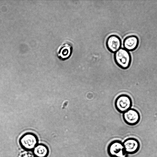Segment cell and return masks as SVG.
Here are the masks:
<instances>
[{
    "instance_id": "7",
    "label": "cell",
    "mask_w": 157,
    "mask_h": 157,
    "mask_svg": "<svg viewBox=\"0 0 157 157\" xmlns=\"http://www.w3.org/2000/svg\"><path fill=\"white\" fill-rule=\"evenodd\" d=\"M106 45L107 49L109 52L115 53L121 48V40L117 35H111L107 38Z\"/></svg>"
},
{
    "instance_id": "6",
    "label": "cell",
    "mask_w": 157,
    "mask_h": 157,
    "mask_svg": "<svg viewBox=\"0 0 157 157\" xmlns=\"http://www.w3.org/2000/svg\"><path fill=\"white\" fill-rule=\"evenodd\" d=\"M123 117L125 122L130 125L137 124L140 118L139 112L136 110L131 108L124 113Z\"/></svg>"
},
{
    "instance_id": "3",
    "label": "cell",
    "mask_w": 157,
    "mask_h": 157,
    "mask_svg": "<svg viewBox=\"0 0 157 157\" xmlns=\"http://www.w3.org/2000/svg\"><path fill=\"white\" fill-rule=\"evenodd\" d=\"M108 152L111 157H127L123 143L118 140L114 141L109 145Z\"/></svg>"
},
{
    "instance_id": "10",
    "label": "cell",
    "mask_w": 157,
    "mask_h": 157,
    "mask_svg": "<svg viewBox=\"0 0 157 157\" xmlns=\"http://www.w3.org/2000/svg\"><path fill=\"white\" fill-rule=\"evenodd\" d=\"M33 155L36 157H47L49 151L48 147L45 145L38 144L33 150Z\"/></svg>"
},
{
    "instance_id": "5",
    "label": "cell",
    "mask_w": 157,
    "mask_h": 157,
    "mask_svg": "<svg viewBox=\"0 0 157 157\" xmlns=\"http://www.w3.org/2000/svg\"><path fill=\"white\" fill-rule=\"evenodd\" d=\"M124 151L126 153L132 155L136 153L139 150L140 144L138 140L133 138H129L125 140L123 143Z\"/></svg>"
},
{
    "instance_id": "4",
    "label": "cell",
    "mask_w": 157,
    "mask_h": 157,
    "mask_svg": "<svg viewBox=\"0 0 157 157\" xmlns=\"http://www.w3.org/2000/svg\"><path fill=\"white\" fill-rule=\"evenodd\" d=\"M132 105L131 98L125 94L119 96L115 101L116 109L121 113H124L130 109Z\"/></svg>"
},
{
    "instance_id": "2",
    "label": "cell",
    "mask_w": 157,
    "mask_h": 157,
    "mask_svg": "<svg viewBox=\"0 0 157 157\" xmlns=\"http://www.w3.org/2000/svg\"><path fill=\"white\" fill-rule=\"evenodd\" d=\"M38 139L36 136L31 132L23 135L20 138L19 143L21 147L26 151L33 150L38 144Z\"/></svg>"
},
{
    "instance_id": "8",
    "label": "cell",
    "mask_w": 157,
    "mask_h": 157,
    "mask_svg": "<svg viewBox=\"0 0 157 157\" xmlns=\"http://www.w3.org/2000/svg\"><path fill=\"white\" fill-rule=\"evenodd\" d=\"M139 40L136 36L131 35L126 37L124 40L123 44L124 48L128 51L135 50L138 47Z\"/></svg>"
},
{
    "instance_id": "11",
    "label": "cell",
    "mask_w": 157,
    "mask_h": 157,
    "mask_svg": "<svg viewBox=\"0 0 157 157\" xmlns=\"http://www.w3.org/2000/svg\"><path fill=\"white\" fill-rule=\"evenodd\" d=\"M22 157H36L33 154L30 153H26L22 155Z\"/></svg>"
},
{
    "instance_id": "1",
    "label": "cell",
    "mask_w": 157,
    "mask_h": 157,
    "mask_svg": "<svg viewBox=\"0 0 157 157\" xmlns=\"http://www.w3.org/2000/svg\"><path fill=\"white\" fill-rule=\"evenodd\" d=\"M114 58L117 65L122 69H127L130 65L131 55L129 51L124 48H121L115 52Z\"/></svg>"
},
{
    "instance_id": "9",
    "label": "cell",
    "mask_w": 157,
    "mask_h": 157,
    "mask_svg": "<svg viewBox=\"0 0 157 157\" xmlns=\"http://www.w3.org/2000/svg\"><path fill=\"white\" fill-rule=\"evenodd\" d=\"M72 50V47L70 44H65L60 49L58 53V56L62 60L67 59L71 57Z\"/></svg>"
}]
</instances>
